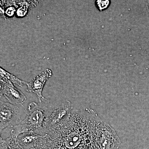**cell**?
Here are the masks:
<instances>
[{"instance_id": "obj_1", "label": "cell", "mask_w": 149, "mask_h": 149, "mask_svg": "<svg viewBox=\"0 0 149 149\" xmlns=\"http://www.w3.org/2000/svg\"><path fill=\"white\" fill-rule=\"evenodd\" d=\"M102 121L95 111L72 110L68 120L28 149H100Z\"/></svg>"}, {"instance_id": "obj_2", "label": "cell", "mask_w": 149, "mask_h": 149, "mask_svg": "<svg viewBox=\"0 0 149 149\" xmlns=\"http://www.w3.org/2000/svg\"><path fill=\"white\" fill-rule=\"evenodd\" d=\"M56 106L47 102L30 103L25 118L19 125L14 127L10 135L17 139L19 135L31 132L42 136V131L47 118L54 109Z\"/></svg>"}, {"instance_id": "obj_3", "label": "cell", "mask_w": 149, "mask_h": 149, "mask_svg": "<svg viewBox=\"0 0 149 149\" xmlns=\"http://www.w3.org/2000/svg\"><path fill=\"white\" fill-rule=\"evenodd\" d=\"M27 113V109L22 104H13L0 101V131L8 126H16L21 123Z\"/></svg>"}, {"instance_id": "obj_4", "label": "cell", "mask_w": 149, "mask_h": 149, "mask_svg": "<svg viewBox=\"0 0 149 149\" xmlns=\"http://www.w3.org/2000/svg\"><path fill=\"white\" fill-rule=\"evenodd\" d=\"M73 109L72 104L68 101L64 102L60 105L56 106L46 119L42 136H45L66 122Z\"/></svg>"}, {"instance_id": "obj_5", "label": "cell", "mask_w": 149, "mask_h": 149, "mask_svg": "<svg viewBox=\"0 0 149 149\" xmlns=\"http://www.w3.org/2000/svg\"><path fill=\"white\" fill-rule=\"evenodd\" d=\"M4 96L10 103L22 104L26 100V96L21 91L15 87L7 79L1 77V97Z\"/></svg>"}, {"instance_id": "obj_6", "label": "cell", "mask_w": 149, "mask_h": 149, "mask_svg": "<svg viewBox=\"0 0 149 149\" xmlns=\"http://www.w3.org/2000/svg\"><path fill=\"white\" fill-rule=\"evenodd\" d=\"M120 139L115 130L106 123L102 122L99 145L100 149H117Z\"/></svg>"}, {"instance_id": "obj_7", "label": "cell", "mask_w": 149, "mask_h": 149, "mask_svg": "<svg viewBox=\"0 0 149 149\" xmlns=\"http://www.w3.org/2000/svg\"><path fill=\"white\" fill-rule=\"evenodd\" d=\"M52 76V70L47 69L35 77L31 82L27 83V92L35 94L39 103L47 102V100L42 95V92L47 80Z\"/></svg>"}, {"instance_id": "obj_8", "label": "cell", "mask_w": 149, "mask_h": 149, "mask_svg": "<svg viewBox=\"0 0 149 149\" xmlns=\"http://www.w3.org/2000/svg\"><path fill=\"white\" fill-rule=\"evenodd\" d=\"M41 136L35 133L27 132L18 136L17 141L23 148L28 149L32 146Z\"/></svg>"}, {"instance_id": "obj_9", "label": "cell", "mask_w": 149, "mask_h": 149, "mask_svg": "<svg viewBox=\"0 0 149 149\" xmlns=\"http://www.w3.org/2000/svg\"><path fill=\"white\" fill-rule=\"evenodd\" d=\"M17 139L11 135L6 139L1 137V149H24L18 143Z\"/></svg>"}, {"instance_id": "obj_10", "label": "cell", "mask_w": 149, "mask_h": 149, "mask_svg": "<svg viewBox=\"0 0 149 149\" xmlns=\"http://www.w3.org/2000/svg\"><path fill=\"white\" fill-rule=\"evenodd\" d=\"M0 74H1V77L6 78L12 83L17 84L20 87H23V85H27L28 83L27 82L18 79L16 76L7 72L1 67L0 68Z\"/></svg>"}, {"instance_id": "obj_11", "label": "cell", "mask_w": 149, "mask_h": 149, "mask_svg": "<svg viewBox=\"0 0 149 149\" xmlns=\"http://www.w3.org/2000/svg\"><path fill=\"white\" fill-rule=\"evenodd\" d=\"M111 1H95L96 6L99 10L102 11L105 10L107 9L111 4Z\"/></svg>"}, {"instance_id": "obj_12", "label": "cell", "mask_w": 149, "mask_h": 149, "mask_svg": "<svg viewBox=\"0 0 149 149\" xmlns=\"http://www.w3.org/2000/svg\"><path fill=\"white\" fill-rule=\"evenodd\" d=\"M148 9L149 10V1H148Z\"/></svg>"}]
</instances>
